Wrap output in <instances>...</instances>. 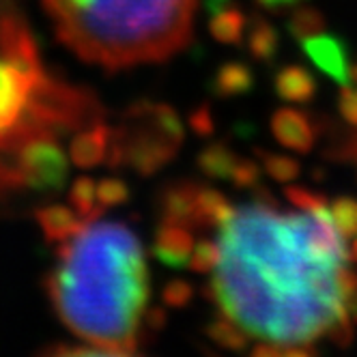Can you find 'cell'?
Segmentation results:
<instances>
[{
  "instance_id": "obj_5",
  "label": "cell",
  "mask_w": 357,
  "mask_h": 357,
  "mask_svg": "<svg viewBox=\"0 0 357 357\" xmlns=\"http://www.w3.org/2000/svg\"><path fill=\"white\" fill-rule=\"evenodd\" d=\"M0 52L3 59L33 78H43L45 69L39 59V47L24 15L11 7H0Z\"/></svg>"
},
{
  "instance_id": "obj_11",
  "label": "cell",
  "mask_w": 357,
  "mask_h": 357,
  "mask_svg": "<svg viewBox=\"0 0 357 357\" xmlns=\"http://www.w3.org/2000/svg\"><path fill=\"white\" fill-rule=\"evenodd\" d=\"M192 250H194V239L190 228L170 222L160 224L155 241H153V254H155V259L160 263L172 269L188 267L192 259Z\"/></svg>"
},
{
  "instance_id": "obj_13",
  "label": "cell",
  "mask_w": 357,
  "mask_h": 357,
  "mask_svg": "<svg viewBox=\"0 0 357 357\" xmlns=\"http://www.w3.org/2000/svg\"><path fill=\"white\" fill-rule=\"evenodd\" d=\"M275 93L284 101L305 104V101H310L317 93V80L305 67L289 65L280 69L275 75Z\"/></svg>"
},
{
  "instance_id": "obj_26",
  "label": "cell",
  "mask_w": 357,
  "mask_h": 357,
  "mask_svg": "<svg viewBox=\"0 0 357 357\" xmlns=\"http://www.w3.org/2000/svg\"><path fill=\"white\" fill-rule=\"evenodd\" d=\"M287 198L293 202L295 207H299L301 211H317V209H323L327 207V200L310 190H305V188H299V185H289L284 190Z\"/></svg>"
},
{
  "instance_id": "obj_14",
  "label": "cell",
  "mask_w": 357,
  "mask_h": 357,
  "mask_svg": "<svg viewBox=\"0 0 357 357\" xmlns=\"http://www.w3.org/2000/svg\"><path fill=\"white\" fill-rule=\"evenodd\" d=\"M254 86V71L245 63H224L211 80V93L220 99H231L250 93Z\"/></svg>"
},
{
  "instance_id": "obj_4",
  "label": "cell",
  "mask_w": 357,
  "mask_h": 357,
  "mask_svg": "<svg viewBox=\"0 0 357 357\" xmlns=\"http://www.w3.org/2000/svg\"><path fill=\"white\" fill-rule=\"evenodd\" d=\"M183 142V125L166 104L140 101L121 116L112 130L108 164L112 168L130 166L149 176L164 168Z\"/></svg>"
},
{
  "instance_id": "obj_21",
  "label": "cell",
  "mask_w": 357,
  "mask_h": 357,
  "mask_svg": "<svg viewBox=\"0 0 357 357\" xmlns=\"http://www.w3.org/2000/svg\"><path fill=\"white\" fill-rule=\"evenodd\" d=\"M289 31L297 41H301L305 37H312V35L325 31V17L319 9L299 7L289 17Z\"/></svg>"
},
{
  "instance_id": "obj_22",
  "label": "cell",
  "mask_w": 357,
  "mask_h": 357,
  "mask_svg": "<svg viewBox=\"0 0 357 357\" xmlns=\"http://www.w3.org/2000/svg\"><path fill=\"white\" fill-rule=\"evenodd\" d=\"M207 334L213 342H218L220 347H226L231 351H241L248 347V334L241 331L233 321H228L226 317H218L209 327H207Z\"/></svg>"
},
{
  "instance_id": "obj_34",
  "label": "cell",
  "mask_w": 357,
  "mask_h": 357,
  "mask_svg": "<svg viewBox=\"0 0 357 357\" xmlns=\"http://www.w3.org/2000/svg\"><path fill=\"white\" fill-rule=\"evenodd\" d=\"M228 5H233V0H205V7H207V11H209L211 15L218 13L220 9L228 7Z\"/></svg>"
},
{
  "instance_id": "obj_8",
  "label": "cell",
  "mask_w": 357,
  "mask_h": 357,
  "mask_svg": "<svg viewBox=\"0 0 357 357\" xmlns=\"http://www.w3.org/2000/svg\"><path fill=\"white\" fill-rule=\"evenodd\" d=\"M198 188L196 183H172L160 194L162 222L185 228H200L198 215Z\"/></svg>"
},
{
  "instance_id": "obj_1",
  "label": "cell",
  "mask_w": 357,
  "mask_h": 357,
  "mask_svg": "<svg viewBox=\"0 0 357 357\" xmlns=\"http://www.w3.org/2000/svg\"><path fill=\"white\" fill-rule=\"evenodd\" d=\"M261 188L220 231L207 297L248 338L254 355H310L312 342L351 321L357 273L329 207L287 213Z\"/></svg>"
},
{
  "instance_id": "obj_3",
  "label": "cell",
  "mask_w": 357,
  "mask_h": 357,
  "mask_svg": "<svg viewBox=\"0 0 357 357\" xmlns=\"http://www.w3.org/2000/svg\"><path fill=\"white\" fill-rule=\"evenodd\" d=\"M198 0H43L59 39L82 61L119 71L183 50Z\"/></svg>"
},
{
  "instance_id": "obj_7",
  "label": "cell",
  "mask_w": 357,
  "mask_h": 357,
  "mask_svg": "<svg viewBox=\"0 0 357 357\" xmlns=\"http://www.w3.org/2000/svg\"><path fill=\"white\" fill-rule=\"evenodd\" d=\"M301 47L323 73H327L331 80H336L340 86L351 84V65L347 45L336 35H329L325 31L301 39Z\"/></svg>"
},
{
  "instance_id": "obj_31",
  "label": "cell",
  "mask_w": 357,
  "mask_h": 357,
  "mask_svg": "<svg viewBox=\"0 0 357 357\" xmlns=\"http://www.w3.org/2000/svg\"><path fill=\"white\" fill-rule=\"evenodd\" d=\"M45 355H110L108 351L99 349L95 344H84V347H69V344H59V347H50L43 351Z\"/></svg>"
},
{
  "instance_id": "obj_27",
  "label": "cell",
  "mask_w": 357,
  "mask_h": 357,
  "mask_svg": "<svg viewBox=\"0 0 357 357\" xmlns=\"http://www.w3.org/2000/svg\"><path fill=\"white\" fill-rule=\"evenodd\" d=\"M231 181L237 188H259L261 185V164L250 162V160H239Z\"/></svg>"
},
{
  "instance_id": "obj_20",
  "label": "cell",
  "mask_w": 357,
  "mask_h": 357,
  "mask_svg": "<svg viewBox=\"0 0 357 357\" xmlns=\"http://www.w3.org/2000/svg\"><path fill=\"white\" fill-rule=\"evenodd\" d=\"M257 155L261 160V168L280 183H291L293 178L299 174V164L289 158L282 155V153H269V151H257Z\"/></svg>"
},
{
  "instance_id": "obj_19",
  "label": "cell",
  "mask_w": 357,
  "mask_h": 357,
  "mask_svg": "<svg viewBox=\"0 0 357 357\" xmlns=\"http://www.w3.org/2000/svg\"><path fill=\"white\" fill-rule=\"evenodd\" d=\"M69 200H71V205L73 209L78 211L86 222H95L99 220L101 215H104V207L99 205V200H97V185L93 178L89 176H80V178H75L71 190H69Z\"/></svg>"
},
{
  "instance_id": "obj_25",
  "label": "cell",
  "mask_w": 357,
  "mask_h": 357,
  "mask_svg": "<svg viewBox=\"0 0 357 357\" xmlns=\"http://www.w3.org/2000/svg\"><path fill=\"white\" fill-rule=\"evenodd\" d=\"M97 200L104 209L125 205L130 200V188L121 178H104V181L97 183Z\"/></svg>"
},
{
  "instance_id": "obj_32",
  "label": "cell",
  "mask_w": 357,
  "mask_h": 357,
  "mask_svg": "<svg viewBox=\"0 0 357 357\" xmlns=\"http://www.w3.org/2000/svg\"><path fill=\"white\" fill-rule=\"evenodd\" d=\"M259 7H263L265 11H269V13H282V11H287V9H293V7H297L301 0H254Z\"/></svg>"
},
{
  "instance_id": "obj_6",
  "label": "cell",
  "mask_w": 357,
  "mask_h": 357,
  "mask_svg": "<svg viewBox=\"0 0 357 357\" xmlns=\"http://www.w3.org/2000/svg\"><path fill=\"white\" fill-rule=\"evenodd\" d=\"M43 78H33L5 59L0 61V134L9 132L22 119L35 84Z\"/></svg>"
},
{
  "instance_id": "obj_24",
  "label": "cell",
  "mask_w": 357,
  "mask_h": 357,
  "mask_svg": "<svg viewBox=\"0 0 357 357\" xmlns=\"http://www.w3.org/2000/svg\"><path fill=\"white\" fill-rule=\"evenodd\" d=\"M218 261H220V243H215L211 239H202L192 250L190 267L196 273H211L215 269Z\"/></svg>"
},
{
  "instance_id": "obj_16",
  "label": "cell",
  "mask_w": 357,
  "mask_h": 357,
  "mask_svg": "<svg viewBox=\"0 0 357 357\" xmlns=\"http://www.w3.org/2000/svg\"><path fill=\"white\" fill-rule=\"evenodd\" d=\"M196 164L202 174H207L211 178H231L239 164V158L226 144L215 142L198 153Z\"/></svg>"
},
{
  "instance_id": "obj_12",
  "label": "cell",
  "mask_w": 357,
  "mask_h": 357,
  "mask_svg": "<svg viewBox=\"0 0 357 357\" xmlns=\"http://www.w3.org/2000/svg\"><path fill=\"white\" fill-rule=\"evenodd\" d=\"M35 215L47 241H67L75 233H80L86 224V220L78 211H71L63 205H45L37 209Z\"/></svg>"
},
{
  "instance_id": "obj_33",
  "label": "cell",
  "mask_w": 357,
  "mask_h": 357,
  "mask_svg": "<svg viewBox=\"0 0 357 357\" xmlns=\"http://www.w3.org/2000/svg\"><path fill=\"white\" fill-rule=\"evenodd\" d=\"M144 323H146L153 331H158V329H162V327H164V323H166V312H164L162 308L149 310V312H146V317H144Z\"/></svg>"
},
{
  "instance_id": "obj_17",
  "label": "cell",
  "mask_w": 357,
  "mask_h": 357,
  "mask_svg": "<svg viewBox=\"0 0 357 357\" xmlns=\"http://www.w3.org/2000/svg\"><path fill=\"white\" fill-rule=\"evenodd\" d=\"M235 207H231V202L226 200L224 194H220L213 188H198V215H200V228L207 231V228H220Z\"/></svg>"
},
{
  "instance_id": "obj_29",
  "label": "cell",
  "mask_w": 357,
  "mask_h": 357,
  "mask_svg": "<svg viewBox=\"0 0 357 357\" xmlns=\"http://www.w3.org/2000/svg\"><path fill=\"white\" fill-rule=\"evenodd\" d=\"M338 108H340V114L344 116V121L357 127V89H353L351 84L342 86Z\"/></svg>"
},
{
  "instance_id": "obj_35",
  "label": "cell",
  "mask_w": 357,
  "mask_h": 357,
  "mask_svg": "<svg viewBox=\"0 0 357 357\" xmlns=\"http://www.w3.org/2000/svg\"><path fill=\"white\" fill-rule=\"evenodd\" d=\"M351 82H355V84H357V65H353V67H351Z\"/></svg>"
},
{
  "instance_id": "obj_2",
  "label": "cell",
  "mask_w": 357,
  "mask_h": 357,
  "mask_svg": "<svg viewBox=\"0 0 357 357\" xmlns=\"http://www.w3.org/2000/svg\"><path fill=\"white\" fill-rule=\"evenodd\" d=\"M56 257L45 291L65 327L110 355L136 353L151 293L136 235L119 222H86Z\"/></svg>"
},
{
  "instance_id": "obj_18",
  "label": "cell",
  "mask_w": 357,
  "mask_h": 357,
  "mask_svg": "<svg viewBox=\"0 0 357 357\" xmlns=\"http://www.w3.org/2000/svg\"><path fill=\"white\" fill-rule=\"evenodd\" d=\"M245 29H248L245 15L237 7H233V5H228V7L220 9L218 13H213V17L209 22L211 35L220 43H228V45L241 43V39L245 35Z\"/></svg>"
},
{
  "instance_id": "obj_28",
  "label": "cell",
  "mask_w": 357,
  "mask_h": 357,
  "mask_svg": "<svg viewBox=\"0 0 357 357\" xmlns=\"http://www.w3.org/2000/svg\"><path fill=\"white\" fill-rule=\"evenodd\" d=\"M192 287L185 282V280H174V282H168L166 289H164V303L170 305V308H183V305H188L192 301Z\"/></svg>"
},
{
  "instance_id": "obj_10",
  "label": "cell",
  "mask_w": 357,
  "mask_h": 357,
  "mask_svg": "<svg viewBox=\"0 0 357 357\" xmlns=\"http://www.w3.org/2000/svg\"><path fill=\"white\" fill-rule=\"evenodd\" d=\"M110 136L112 130L104 123L97 121L84 130H80L71 138L69 144V158L78 168H93L108 160L110 151Z\"/></svg>"
},
{
  "instance_id": "obj_15",
  "label": "cell",
  "mask_w": 357,
  "mask_h": 357,
  "mask_svg": "<svg viewBox=\"0 0 357 357\" xmlns=\"http://www.w3.org/2000/svg\"><path fill=\"white\" fill-rule=\"evenodd\" d=\"M280 47V35L271 22L265 17H254L250 24V33H248V50L250 54L257 59L259 63H271L278 54Z\"/></svg>"
},
{
  "instance_id": "obj_30",
  "label": "cell",
  "mask_w": 357,
  "mask_h": 357,
  "mask_svg": "<svg viewBox=\"0 0 357 357\" xmlns=\"http://www.w3.org/2000/svg\"><path fill=\"white\" fill-rule=\"evenodd\" d=\"M190 125L198 136H211L213 134V116H211L209 106L196 108L190 116Z\"/></svg>"
},
{
  "instance_id": "obj_23",
  "label": "cell",
  "mask_w": 357,
  "mask_h": 357,
  "mask_svg": "<svg viewBox=\"0 0 357 357\" xmlns=\"http://www.w3.org/2000/svg\"><path fill=\"white\" fill-rule=\"evenodd\" d=\"M331 220H334L338 233L342 239H353L357 237V200L353 198H336L329 205Z\"/></svg>"
},
{
  "instance_id": "obj_9",
  "label": "cell",
  "mask_w": 357,
  "mask_h": 357,
  "mask_svg": "<svg viewBox=\"0 0 357 357\" xmlns=\"http://www.w3.org/2000/svg\"><path fill=\"white\" fill-rule=\"evenodd\" d=\"M271 132L280 144L297 153H308L317 142V130L310 119L293 108H282L273 114Z\"/></svg>"
}]
</instances>
